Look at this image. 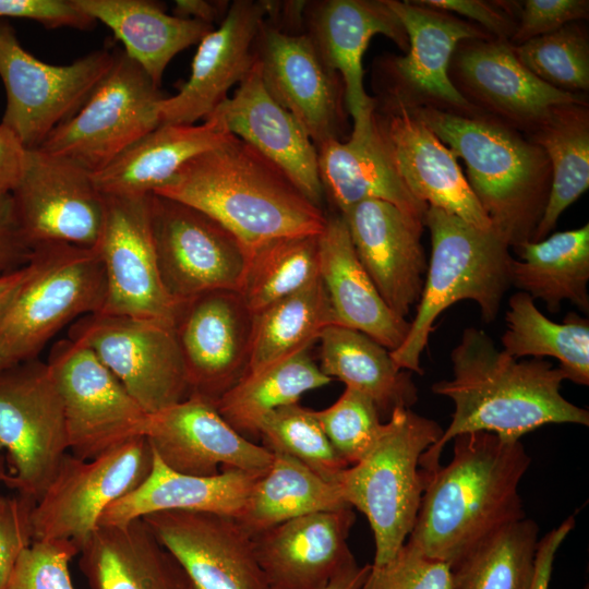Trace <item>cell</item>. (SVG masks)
<instances>
[{
	"instance_id": "1",
	"label": "cell",
	"mask_w": 589,
	"mask_h": 589,
	"mask_svg": "<svg viewBox=\"0 0 589 589\" xmlns=\"http://www.w3.org/2000/svg\"><path fill=\"white\" fill-rule=\"evenodd\" d=\"M450 363L452 377L435 382L432 392L450 399L454 412L441 438L420 458L425 474L441 466L445 445L464 433L490 432L517 441L546 424L589 425L588 410L562 395L567 378L560 366L545 359H515L483 329L462 330Z\"/></svg>"
},
{
	"instance_id": "2",
	"label": "cell",
	"mask_w": 589,
	"mask_h": 589,
	"mask_svg": "<svg viewBox=\"0 0 589 589\" xmlns=\"http://www.w3.org/2000/svg\"><path fill=\"white\" fill-rule=\"evenodd\" d=\"M453 441L450 461L425 474L406 540L450 568L494 532L526 517L518 488L531 464L520 440L471 432Z\"/></svg>"
},
{
	"instance_id": "3",
	"label": "cell",
	"mask_w": 589,
	"mask_h": 589,
	"mask_svg": "<svg viewBox=\"0 0 589 589\" xmlns=\"http://www.w3.org/2000/svg\"><path fill=\"white\" fill-rule=\"evenodd\" d=\"M154 194L202 211L249 252L275 238L320 235L327 217L280 168L232 134L187 161Z\"/></svg>"
},
{
	"instance_id": "4",
	"label": "cell",
	"mask_w": 589,
	"mask_h": 589,
	"mask_svg": "<svg viewBox=\"0 0 589 589\" xmlns=\"http://www.w3.org/2000/svg\"><path fill=\"white\" fill-rule=\"evenodd\" d=\"M402 99L414 117L462 158L467 181L493 229L513 249L531 241L551 187L543 149L503 121Z\"/></svg>"
},
{
	"instance_id": "5",
	"label": "cell",
	"mask_w": 589,
	"mask_h": 589,
	"mask_svg": "<svg viewBox=\"0 0 589 589\" xmlns=\"http://www.w3.org/2000/svg\"><path fill=\"white\" fill-rule=\"evenodd\" d=\"M424 226L431 233V257L423 290L401 345L390 351L395 364L423 374L421 354L437 317L450 305L471 300L484 323L493 322L510 287L512 254L493 228L478 229L443 209L429 206Z\"/></svg>"
},
{
	"instance_id": "6",
	"label": "cell",
	"mask_w": 589,
	"mask_h": 589,
	"mask_svg": "<svg viewBox=\"0 0 589 589\" xmlns=\"http://www.w3.org/2000/svg\"><path fill=\"white\" fill-rule=\"evenodd\" d=\"M443 431L436 421L398 408L371 449L341 473L338 484L346 504L361 512L372 529L373 565L392 560L408 539L426 480L420 458Z\"/></svg>"
},
{
	"instance_id": "7",
	"label": "cell",
	"mask_w": 589,
	"mask_h": 589,
	"mask_svg": "<svg viewBox=\"0 0 589 589\" xmlns=\"http://www.w3.org/2000/svg\"><path fill=\"white\" fill-rule=\"evenodd\" d=\"M34 269L0 322L5 365L38 358L67 324L101 312L107 292L96 248L48 242L34 248Z\"/></svg>"
},
{
	"instance_id": "8",
	"label": "cell",
	"mask_w": 589,
	"mask_h": 589,
	"mask_svg": "<svg viewBox=\"0 0 589 589\" xmlns=\"http://www.w3.org/2000/svg\"><path fill=\"white\" fill-rule=\"evenodd\" d=\"M166 97L137 62L113 47L110 70L39 149L96 173L160 124L158 104Z\"/></svg>"
},
{
	"instance_id": "9",
	"label": "cell",
	"mask_w": 589,
	"mask_h": 589,
	"mask_svg": "<svg viewBox=\"0 0 589 589\" xmlns=\"http://www.w3.org/2000/svg\"><path fill=\"white\" fill-rule=\"evenodd\" d=\"M5 484L37 502L69 452L61 397L47 362L38 358L0 369V454Z\"/></svg>"
},
{
	"instance_id": "10",
	"label": "cell",
	"mask_w": 589,
	"mask_h": 589,
	"mask_svg": "<svg viewBox=\"0 0 589 589\" xmlns=\"http://www.w3.org/2000/svg\"><path fill=\"white\" fill-rule=\"evenodd\" d=\"M112 62L113 47H107L70 64L46 63L25 50L12 25L0 20V77L7 95L1 124L26 149L39 148L82 107Z\"/></svg>"
},
{
	"instance_id": "11",
	"label": "cell",
	"mask_w": 589,
	"mask_h": 589,
	"mask_svg": "<svg viewBox=\"0 0 589 589\" xmlns=\"http://www.w3.org/2000/svg\"><path fill=\"white\" fill-rule=\"evenodd\" d=\"M153 457L145 436L92 460L67 453L34 505V540L70 541L80 553L107 507L146 479Z\"/></svg>"
},
{
	"instance_id": "12",
	"label": "cell",
	"mask_w": 589,
	"mask_h": 589,
	"mask_svg": "<svg viewBox=\"0 0 589 589\" xmlns=\"http://www.w3.org/2000/svg\"><path fill=\"white\" fill-rule=\"evenodd\" d=\"M47 363L61 397L73 456L92 460L144 436L148 414L88 347L61 339Z\"/></svg>"
},
{
	"instance_id": "13",
	"label": "cell",
	"mask_w": 589,
	"mask_h": 589,
	"mask_svg": "<svg viewBox=\"0 0 589 589\" xmlns=\"http://www.w3.org/2000/svg\"><path fill=\"white\" fill-rule=\"evenodd\" d=\"M68 337L88 347L147 414L190 395L172 325L95 313L74 322Z\"/></svg>"
},
{
	"instance_id": "14",
	"label": "cell",
	"mask_w": 589,
	"mask_h": 589,
	"mask_svg": "<svg viewBox=\"0 0 589 589\" xmlns=\"http://www.w3.org/2000/svg\"><path fill=\"white\" fill-rule=\"evenodd\" d=\"M151 221L160 277L176 301L239 292L249 250L229 230L197 208L156 194Z\"/></svg>"
},
{
	"instance_id": "15",
	"label": "cell",
	"mask_w": 589,
	"mask_h": 589,
	"mask_svg": "<svg viewBox=\"0 0 589 589\" xmlns=\"http://www.w3.org/2000/svg\"><path fill=\"white\" fill-rule=\"evenodd\" d=\"M153 194L105 195V220L96 248L106 275L103 314L175 326L182 303L166 290L151 221Z\"/></svg>"
},
{
	"instance_id": "16",
	"label": "cell",
	"mask_w": 589,
	"mask_h": 589,
	"mask_svg": "<svg viewBox=\"0 0 589 589\" xmlns=\"http://www.w3.org/2000/svg\"><path fill=\"white\" fill-rule=\"evenodd\" d=\"M22 232L33 248L62 242L94 248L105 220V195L93 173L67 158L27 149L11 193Z\"/></svg>"
},
{
	"instance_id": "17",
	"label": "cell",
	"mask_w": 589,
	"mask_h": 589,
	"mask_svg": "<svg viewBox=\"0 0 589 589\" xmlns=\"http://www.w3.org/2000/svg\"><path fill=\"white\" fill-rule=\"evenodd\" d=\"M373 121L396 171L417 200L478 229L493 228L456 156L400 96L386 92L375 99Z\"/></svg>"
},
{
	"instance_id": "18",
	"label": "cell",
	"mask_w": 589,
	"mask_h": 589,
	"mask_svg": "<svg viewBox=\"0 0 589 589\" xmlns=\"http://www.w3.org/2000/svg\"><path fill=\"white\" fill-rule=\"evenodd\" d=\"M255 63L269 95L299 122L315 147L339 140L345 127L344 85L306 34H286L263 21Z\"/></svg>"
},
{
	"instance_id": "19",
	"label": "cell",
	"mask_w": 589,
	"mask_h": 589,
	"mask_svg": "<svg viewBox=\"0 0 589 589\" xmlns=\"http://www.w3.org/2000/svg\"><path fill=\"white\" fill-rule=\"evenodd\" d=\"M252 326L238 291H211L182 303L175 330L190 394L215 402L244 376Z\"/></svg>"
},
{
	"instance_id": "20",
	"label": "cell",
	"mask_w": 589,
	"mask_h": 589,
	"mask_svg": "<svg viewBox=\"0 0 589 589\" xmlns=\"http://www.w3.org/2000/svg\"><path fill=\"white\" fill-rule=\"evenodd\" d=\"M450 65L455 74L452 82L476 109H485L528 133L557 107L588 105L582 94L555 88L531 73L509 41H462Z\"/></svg>"
},
{
	"instance_id": "21",
	"label": "cell",
	"mask_w": 589,
	"mask_h": 589,
	"mask_svg": "<svg viewBox=\"0 0 589 589\" xmlns=\"http://www.w3.org/2000/svg\"><path fill=\"white\" fill-rule=\"evenodd\" d=\"M143 520L179 562L193 589H271L252 536L236 517L165 510Z\"/></svg>"
},
{
	"instance_id": "22",
	"label": "cell",
	"mask_w": 589,
	"mask_h": 589,
	"mask_svg": "<svg viewBox=\"0 0 589 589\" xmlns=\"http://www.w3.org/2000/svg\"><path fill=\"white\" fill-rule=\"evenodd\" d=\"M143 435L164 465L184 474L266 471L273 459L272 452L236 431L213 401L196 394L148 414Z\"/></svg>"
},
{
	"instance_id": "23",
	"label": "cell",
	"mask_w": 589,
	"mask_h": 589,
	"mask_svg": "<svg viewBox=\"0 0 589 589\" xmlns=\"http://www.w3.org/2000/svg\"><path fill=\"white\" fill-rule=\"evenodd\" d=\"M386 2L401 22L409 41L407 55L393 58L388 64L395 84L387 92L410 101L428 99L418 104L473 115L476 108L452 82L450 61L462 41L493 38L474 24L416 1Z\"/></svg>"
},
{
	"instance_id": "24",
	"label": "cell",
	"mask_w": 589,
	"mask_h": 589,
	"mask_svg": "<svg viewBox=\"0 0 589 589\" xmlns=\"http://www.w3.org/2000/svg\"><path fill=\"white\" fill-rule=\"evenodd\" d=\"M354 252L387 306L406 318L418 304L428 271L423 225L395 205L362 201L340 214Z\"/></svg>"
},
{
	"instance_id": "25",
	"label": "cell",
	"mask_w": 589,
	"mask_h": 589,
	"mask_svg": "<svg viewBox=\"0 0 589 589\" xmlns=\"http://www.w3.org/2000/svg\"><path fill=\"white\" fill-rule=\"evenodd\" d=\"M305 34L326 67L340 76L353 124L370 121L375 98L364 89L362 58L371 38L381 34L404 51L409 47L405 28L386 0L308 1Z\"/></svg>"
},
{
	"instance_id": "26",
	"label": "cell",
	"mask_w": 589,
	"mask_h": 589,
	"mask_svg": "<svg viewBox=\"0 0 589 589\" xmlns=\"http://www.w3.org/2000/svg\"><path fill=\"white\" fill-rule=\"evenodd\" d=\"M265 19L261 1L236 0L199 43L191 73L178 89L158 104L160 124H195L240 84L255 63L254 41Z\"/></svg>"
},
{
	"instance_id": "27",
	"label": "cell",
	"mask_w": 589,
	"mask_h": 589,
	"mask_svg": "<svg viewBox=\"0 0 589 589\" xmlns=\"http://www.w3.org/2000/svg\"><path fill=\"white\" fill-rule=\"evenodd\" d=\"M350 506L306 514L252 537L271 589H323L354 558L348 537Z\"/></svg>"
},
{
	"instance_id": "28",
	"label": "cell",
	"mask_w": 589,
	"mask_h": 589,
	"mask_svg": "<svg viewBox=\"0 0 589 589\" xmlns=\"http://www.w3.org/2000/svg\"><path fill=\"white\" fill-rule=\"evenodd\" d=\"M206 118L216 119L230 134L275 164L322 208L325 194L317 149L293 116L269 95L256 63L233 95L226 97Z\"/></svg>"
},
{
	"instance_id": "29",
	"label": "cell",
	"mask_w": 589,
	"mask_h": 589,
	"mask_svg": "<svg viewBox=\"0 0 589 589\" xmlns=\"http://www.w3.org/2000/svg\"><path fill=\"white\" fill-rule=\"evenodd\" d=\"M316 149L324 194L339 214L362 201L381 200L424 226L429 206L417 200L402 182L377 133L373 116L368 122L353 124L346 142L329 140Z\"/></svg>"
},
{
	"instance_id": "30",
	"label": "cell",
	"mask_w": 589,
	"mask_h": 589,
	"mask_svg": "<svg viewBox=\"0 0 589 589\" xmlns=\"http://www.w3.org/2000/svg\"><path fill=\"white\" fill-rule=\"evenodd\" d=\"M318 249V274L335 324L360 330L389 351L398 348L410 321L397 316L380 296L354 252L340 214L326 217Z\"/></svg>"
},
{
	"instance_id": "31",
	"label": "cell",
	"mask_w": 589,
	"mask_h": 589,
	"mask_svg": "<svg viewBox=\"0 0 589 589\" xmlns=\"http://www.w3.org/2000/svg\"><path fill=\"white\" fill-rule=\"evenodd\" d=\"M79 554L91 589H193L143 518L99 525Z\"/></svg>"
},
{
	"instance_id": "32",
	"label": "cell",
	"mask_w": 589,
	"mask_h": 589,
	"mask_svg": "<svg viewBox=\"0 0 589 589\" xmlns=\"http://www.w3.org/2000/svg\"><path fill=\"white\" fill-rule=\"evenodd\" d=\"M146 479L104 512L99 525H122L165 510H190L238 517L265 471L221 470L214 476L177 472L153 453Z\"/></svg>"
},
{
	"instance_id": "33",
	"label": "cell",
	"mask_w": 589,
	"mask_h": 589,
	"mask_svg": "<svg viewBox=\"0 0 589 589\" xmlns=\"http://www.w3.org/2000/svg\"><path fill=\"white\" fill-rule=\"evenodd\" d=\"M230 135L214 118H206L201 124L163 123L93 173V179L104 195L154 194L187 161L218 146Z\"/></svg>"
},
{
	"instance_id": "34",
	"label": "cell",
	"mask_w": 589,
	"mask_h": 589,
	"mask_svg": "<svg viewBox=\"0 0 589 589\" xmlns=\"http://www.w3.org/2000/svg\"><path fill=\"white\" fill-rule=\"evenodd\" d=\"M75 4L111 29L123 50L161 85L172 58L199 44L214 29L196 20L166 13L161 3L151 0H74Z\"/></svg>"
},
{
	"instance_id": "35",
	"label": "cell",
	"mask_w": 589,
	"mask_h": 589,
	"mask_svg": "<svg viewBox=\"0 0 589 589\" xmlns=\"http://www.w3.org/2000/svg\"><path fill=\"white\" fill-rule=\"evenodd\" d=\"M320 369L372 399L387 419L418 401L412 373L399 369L390 351L364 333L330 324L320 335Z\"/></svg>"
},
{
	"instance_id": "36",
	"label": "cell",
	"mask_w": 589,
	"mask_h": 589,
	"mask_svg": "<svg viewBox=\"0 0 589 589\" xmlns=\"http://www.w3.org/2000/svg\"><path fill=\"white\" fill-rule=\"evenodd\" d=\"M514 250L518 259L510 262V286L542 300L551 313L560 312L565 300L588 313V224L521 243Z\"/></svg>"
},
{
	"instance_id": "37",
	"label": "cell",
	"mask_w": 589,
	"mask_h": 589,
	"mask_svg": "<svg viewBox=\"0 0 589 589\" xmlns=\"http://www.w3.org/2000/svg\"><path fill=\"white\" fill-rule=\"evenodd\" d=\"M272 454L269 467L255 482L237 517L250 536L306 514L348 506L338 483L322 479L287 454Z\"/></svg>"
},
{
	"instance_id": "38",
	"label": "cell",
	"mask_w": 589,
	"mask_h": 589,
	"mask_svg": "<svg viewBox=\"0 0 589 589\" xmlns=\"http://www.w3.org/2000/svg\"><path fill=\"white\" fill-rule=\"evenodd\" d=\"M529 134V140L543 149L551 167L549 197L531 240L540 241L589 187L588 105L553 109Z\"/></svg>"
},
{
	"instance_id": "39",
	"label": "cell",
	"mask_w": 589,
	"mask_h": 589,
	"mask_svg": "<svg viewBox=\"0 0 589 589\" xmlns=\"http://www.w3.org/2000/svg\"><path fill=\"white\" fill-rule=\"evenodd\" d=\"M503 350L515 359L532 357L556 359L566 378L589 384V321L568 313L562 323L546 317L527 293L518 291L508 299L505 313Z\"/></svg>"
},
{
	"instance_id": "40",
	"label": "cell",
	"mask_w": 589,
	"mask_h": 589,
	"mask_svg": "<svg viewBox=\"0 0 589 589\" xmlns=\"http://www.w3.org/2000/svg\"><path fill=\"white\" fill-rule=\"evenodd\" d=\"M332 381L305 350L244 374L214 405L240 434L256 435L260 422L268 413L297 404L303 394Z\"/></svg>"
},
{
	"instance_id": "41",
	"label": "cell",
	"mask_w": 589,
	"mask_h": 589,
	"mask_svg": "<svg viewBox=\"0 0 589 589\" xmlns=\"http://www.w3.org/2000/svg\"><path fill=\"white\" fill-rule=\"evenodd\" d=\"M330 324H335L334 315L318 275L302 289L253 314L247 373L310 350Z\"/></svg>"
},
{
	"instance_id": "42",
	"label": "cell",
	"mask_w": 589,
	"mask_h": 589,
	"mask_svg": "<svg viewBox=\"0 0 589 589\" xmlns=\"http://www.w3.org/2000/svg\"><path fill=\"white\" fill-rule=\"evenodd\" d=\"M538 533L526 517L504 526L452 567L454 589H530Z\"/></svg>"
},
{
	"instance_id": "43",
	"label": "cell",
	"mask_w": 589,
	"mask_h": 589,
	"mask_svg": "<svg viewBox=\"0 0 589 589\" xmlns=\"http://www.w3.org/2000/svg\"><path fill=\"white\" fill-rule=\"evenodd\" d=\"M318 235L268 240L249 252L239 293L252 314L302 289L318 274Z\"/></svg>"
},
{
	"instance_id": "44",
	"label": "cell",
	"mask_w": 589,
	"mask_h": 589,
	"mask_svg": "<svg viewBox=\"0 0 589 589\" xmlns=\"http://www.w3.org/2000/svg\"><path fill=\"white\" fill-rule=\"evenodd\" d=\"M256 435L269 452L293 457L328 482L338 483L341 473L349 467L328 441L314 410L298 402L280 407L264 417Z\"/></svg>"
},
{
	"instance_id": "45",
	"label": "cell",
	"mask_w": 589,
	"mask_h": 589,
	"mask_svg": "<svg viewBox=\"0 0 589 589\" xmlns=\"http://www.w3.org/2000/svg\"><path fill=\"white\" fill-rule=\"evenodd\" d=\"M512 46L518 60L549 85L569 93L588 91L589 44L578 24Z\"/></svg>"
},
{
	"instance_id": "46",
	"label": "cell",
	"mask_w": 589,
	"mask_h": 589,
	"mask_svg": "<svg viewBox=\"0 0 589 589\" xmlns=\"http://www.w3.org/2000/svg\"><path fill=\"white\" fill-rule=\"evenodd\" d=\"M314 414L335 450L349 466L371 449L383 428L372 399L350 387L329 407L314 410Z\"/></svg>"
},
{
	"instance_id": "47",
	"label": "cell",
	"mask_w": 589,
	"mask_h": 589,
	"mask_svg": "<svg viewBox=\"0 0 589 589\" xmlns=\"http://www.w3.org/2000/svg\"><path fill=\"white\" fill-rule=\"evenodd\" d=\"M360 589H454L452 568L406 541L388 562L371 564Z\"/></svg>"
},
{
	"instance_id": "48",
	"label": "cell",
	"mask_w": 589,
	"mask_h": 589,
	"mask_svg": "<svg viewBox=\"0 0 589 589\" xmlns=\"http://www.w3.org/2000/svg\"><path fill=\"white\" fill-rule=\"evenodd\" d=\"M77 554L70 541L34 540L22 553L5 589H74L69 563Z\"/></svg>"
},
{
	"instance_id": "49",
	"label": "cell",
	"mask_w": 589,
	"mask_h": 589,
	"mask_svg": "<svg viewBox=\"0 0 589 589\" xmlns=\"http://www.w3.org/2000/svg\"><path fill=\"white\" fill-rule=\"evenodd\" d=\"M35 502L21 495L0 494V589H5L22 553L34 541Z\"/></svg>"
},
{
	"instance_id": "50",
	"label": "cell",
	"mask_w": 589,
	"mask_h": 589,
	"mask_svg": "<svg viewBox=\"0 0 589 589\" xmlns=\"http://www.w3.org/2000/svg\"><path fill=\"white\" fill-rule=\"evenodd\" d=\"M588 15V0H526L510 41L514 46L521 45L567 24L587 20Z\"/></svg>"
},
{
	"instance_id": "51",
	"label": "cell",
	"mask_w": 589,
	"mask_h": 589,
	"mask_svg": "<svg viewBox=\"0 0 589 589\" xmlns=\"http://www.w3.org/2000/svg\"><path fill=\"white\" fill-rule=\"evenodd\" d=\"M19 17L36 21L46 28L92 29L96 21L74 0H0V20Z\"/></svg>"
},
{
	"instance_id": "52",
	"label": "cell",
	"mask_w": 589,
	"mask_h": 589,
	"mask_svg": "<svg viewBox=\"0 0 589 589\" xmlns=\"http://www.w3.org/2000/svg\"><path fill=\"white\" fill-rule=\"evenodd\" d=\"M417 3L447 12L459 14L480 24L493 39L510 40L517 22L509 11L510 4L482 0H416Z\"/></svg>"
},
{
	"instance_id": "53",
	"label": "cell",
	"mask_w": 589,
	"mask_h": 589,
	"mask_svg": "<svg viewBox=\"0 0 589 589\" xmlns=\"http://www.w3.org/2000/svg\"><path fill=\"white\" fill-rule=\"evenodd\" d=\"M33 253L19 225L11 194L0 196V276L27 265Z\"/></svg>"
},
{
	"instance_id": "54",
	"label": "cell",
	"mask_w": 589,
	"mask_h": 589,
	"mask_svg": "<svg viewBox=\"0 0 589 589\" xmlns=\"http://www.w3.org/2000/svg\"><path fill=\"white\" fill-rule=\"evenodd\" d=\"M574 527L575 519L570 516L539 540L530 589H549L555 554Z\"/></svg>"
},
{
	"instance_id": "55",
	"label": "cell",
	"mask_w": 589,
	"mask_h": 589,
	"mask_svg": "<svg viewBox=\"0 0 589 589\" xmlns=\"http://www.w3.org/2000/svg\"><path fill=\"white\" fill-rule=\"evenodd\" d=\"M26 151L16 135L0 123V196L11 194L15 189Z\"/></svg>"
},
{
	"instance_id": "56",
	"label": "cell",
	"mask_w": 589,
	"mask_h": 589,
	"mask_svg": "<svg viewBox=\"0 0 589 589\" xmlns=\"http://www.w3.org/2000/svg\"><path fill=\"white\" fill-rule=\"evenodd\" d=\"M265 10V22L278 31L299 35L305 34L308 1H261Z\"/></svg>"
},
{
	"instance_id": "57",
	"label": "cell",
	"mask_w": 589,
	"mask_h": 589,
	"mask_svg": "<svg viewBox=\"0 0 589 589\" xmlns=\"http://www.w3.org/2000/svg\"><path fill=\"white\" fill-rule=\"evenodd\" d=\"M229 5L227 1L176 0L172 15L213 25L225 17Z\"/></svg>"
},
{
	"instance_id": "58",
	"label": "cell",
	"mask_w": 589,
	"mask_h": 589,
	"mask_svg": "<svg viewBox=\"0 0 589 589\" xmlns=\"http://www.w3.org/2000/svg\"><path fill=\"white\" fill-rule=\"evenodd\" d=\"M33 269L34 265L31 260L27 265L0 276V322Z\"/></svg>"
},
{
	"instance_id": "59",
	"label": "cell",
	"mask_w": 589,
	"mask_h": 589,
	"mask_svg": "<svg viewBox=\"0 0 589 589\" xmlns=\"http://www.w3.org/2000/svg\"><path fill=\"white\" fill-rule=\"evenodd\" d=\"M371 564L359 565L356 560L344 567L323 589H360Z\"/></svg>"
},
{
	"instance_id": "60",
	"label": "cell",
	"mask_w": 589,
	"mask_h": 589,
	"mask_svg": "<svg viewBox=\"0 0 589 589\" xmlns=\"http://www.w3.org/2000/svg\"><path fill=\"white\" fill-rule=\"evenodd\" d=\"M8 480V468L5 467L4 457L0 454V482L5 483Z\"/></svg>"
},
{
	"instance_id": "61",
	"label": "cell",
	"mask_w": 589,
	"mask_h": 589,
	"mask_svg": "<svg viewBox=\"0 0 589 589\" xmlns=\"http://www.w3.org/2000/svg\"><path fill=\"white\" fill-rule=\"evenodd\" d=\"M7 366L1 360H0V369Z\"/></svg>"
}]
</instances>
